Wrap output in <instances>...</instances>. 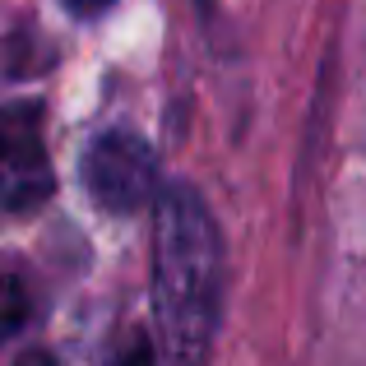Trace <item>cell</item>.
<instances>
[{
	"mask_svg": "<svg viewBox=\"0 0 366 366\" xmlns=\"http://www.w3.org/2000/svg\"><path fill=\"white\" fill-rule=\"evenodd\" d=\"M84 181L107 214H134L153 199V149L134 130L98 134L84 158Z\"/></svg>",
	"mask_w": 366,
	"mask_h": 366,
	"instance_id": "cell-3",
	"label": "cell"
},
{
	"mask_svg": "<svg viewBox=\"0 0 366 366\" xmlns=\"http://www.w3.org/2000/svg\"><path fill=\"white\" fill-rule=\"evenodd\" d=\"M112 366H153V343L144 334H125V343L117 348Z\"/></svg>",
	"mask_w": 366,
	"mask_h": 366,
	"instance_id": "cell-5",
	"label": "cell"
},
{
	"mask_svg": "<svg viewBox=\"0 0 366 366\" xmlns=\"http://www.w3.org/2000/svg\"><path fill=\"white\" fill-rule=\"evenodd\" d=\"M9 366H51V357L46 352H24V357H14Z\"/></svg>",
	"mask_w": 366,
	"mask_h": 366,
	"instance_id": "cell-7",
	"label": "cell"
},
{
	"mask_svg": "<svg viewBox=\"0 0 366 366\" xmlns=\"http://www.w3.org/2000/svg\"><path fill=\"white\" fill-rule=\"evenodd\" d=\"M51 186L56 177L42 139V102L0 107V214H33Z\"/></svg>",
	"mask_w": 366,
	"mask_h": 366,
	"instance_id": "cell-2",
	"label": "cell"
},
{
	"mask_svg": "<svg viewBox=\"0 0 366 366\" xmlns=\"http://www.w3.org/2000/svg\"><path fill=\"white\" fill-rule=\"evenodd\" d=\"M107 5H112V0H65V9H70V14H79V19H93V14H102Z\"/></svg>",
	"mask_w": 366,
	"mask_h": 366,
	"instance_id": "cell-6",
	"label": "cell"
},
{
	"mask_svg": "<svg viewBox=\"0 0 366 366\" xmlns=\"http://www.w3.org/2000/svg\"><path fill=\"white\" fill-rule=\"evenodd\" d=\"M223 246L195 190L177 186L153 214V315L172 366H204L218 325Z\"/></svg>",
	"mask_w": 366,
	"mask_h": 366,
	"instance_id": "cell-1",
	"label": "cell"
},
{
	"mask_svg": "<svg viewBox=\"0 0 366 366\" xmlns=\"http://www.w3.org/2000/svg\"><path fill=\"white\" fill-rule=\"evenodd\" d=\"M24 320H28V292H24V283L9 278V274H0V343L14 339V334L24 330Z\"/></svg>",
	"mask_w": 366,
	"mask_h": 366,
	"instance_id": "cell-4",
	"label": "cell"
}]
</instances>
